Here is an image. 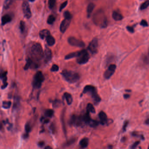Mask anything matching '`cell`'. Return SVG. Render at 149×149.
I'll use <instances>...</instances> for the list:
<instances>
[{"mask_svg": "<svg viewBox=\"0 0 149 149\" xmlns=\"http://www.w3.org/2000/svg\"><path fill=\"white\" fill-rule=\"evenodd\" d=\"M31 59L35 63L38 64V62L44 58V52L40 44L35 43L31 48L30 51Z\"/></svg>", "mask_w": 149, "mask_h": 149, "instance_id": "1", "label": "cell"}, {"mask_svg": "<svg viewBox=\"0 0 149 149\" xmlns=\"http://www.w3.org/2000/svg\"><path fill=\"white\" fill-rule=\"evenodd\" d=\"M93 21L96 25L99 26L101 28H105L107 26V18L102 10H98L94 14Z\"/></svg>", "mask_w": 149, "mask_h": 149, "instance_id": "2", "label": "cell"}, {"mask_svg": "<svg viewBox=\"0 0 149 149\" xmlns=\"http://www.w3.org/2000/svg\"><path fill=\"white\" fill-rule=\"evenodd\" d=\"M62 76L68 83L73 84L79 81L80 76L78 73L71 70H64L62 71Z\"/></svg>", "mask_w": 149, "mask_h": 149, "instance_id": "3", "label": "cell"}, {"mask_svg": "<svg viewBox=\"0 0 149 149\" xmlns=\"http://www.w3.org/2000/svg\"><path fill=\"white\" fill-rule=\"evenodd\" d=\"M88 93L91 95L92 98L95 102L98 103L101 101V99L97 94V90L94 87L90 85H88L85 87L83 89L82 94Z\"/></svg>", "mask_w": 149, "mask_h": 149, "instance_id": "4", "label": "cell"}, {"mask_svg": "<svg viewBox=\"0 0 149 149\" xmlns=\"http://www.w3.org/2000/svg\"><path fill=\"white\" fill-rule=\"evenodd\" d=\"M45 80V77L41 71L37 72L33 77L32 86L35 89H39L41 88L42 83Z\"/></svg>", "mask_w": 149, "mask_h": 149, "instance_id": "5", "label": "cell"}, {"mask_svg": "<svg viewBox=\"0 0 149 149\" xmlns=\"http://www.w3.org/2000/svg\"><path fill=\"white\" fill-rule=\"evenodd\" d=\"M89 59V54L86 50H82L80 51L79 54L77 57V62L79 64H85L88 63Z\"/></svg>", "mask_w": 149, "mask_h": 149, "instance_id": "6", "label": "cell"}, {"mask_svg": "<svg viewBox=\"0 0 149 149\" xmlns=\"http://www.w3.org/2000/svg\"><path fill=\"white\" fill-rule=\"evenodd\" d=\"M69 44L73 47L82 48L85 47V43L81 40H79L74 37H70L68 39Z\"/></svg>", "mask_w": 149, "mask_h": 149, "instance_id": "7", "label": "cell"}, {"mask_svg": "<svg viewBox=\"0 0 149 149\" xmlns=\"http://www.w3.org/2000/svg\"><path fill=\"white\" fill-rule=\"evenodd\" d=\"M69 124L75 126H80L82 124L83 122L82 116H78L73 115L71 116L69 121Z\"/></svg>", "mask_w": 149, "mask_h": 149, "instance_id": "8", "label": "cell"}, {"mask_svg": "<svg viewBox=\"0 0 149 149\" xmlns=\"http://www.w3.org/2000/svg\"><path fill=\"white\" fill-rule=\"evenodd\" d=\"M98 48V39L94 38L91 41L88 47V50L92 54H94L97 53Z\"/></svg>", "mask_w": 149, "mask_h": 149, "instance_id": "9", "label": "cell"}, {"mask_svg": "<svg viewBox=\"0 0 149 149\" xmlns=\"http://www.w3.org/2000/svg\"><path fill=\"white\" fill-rule=\"evenodd\" d=\"M22 8L24 16L27 19H29L31 17V13L28 3L27 2H24L22 5Z\"/></svg>", "mask_w": 149, "mask_h": 149, "instance_id": "10", "label": "cell"}, {"mask_svg": "<svg viewBox=\"0 0 149 149\" xmlns=\"http://www.w3.org/2000/svg\"><path fill=\"white\" fill-rule=\"evenodd\" d=\"M116 65L111 64L108 67V69L106 70L104 73L105 78L108 79L110 78L111 76L114 73L115 70L116 69Z\"/></svg>", "mask_w": 149, "mask_h": 149, "instance_id": "11", "label": "cell"}, {"mask_svg": "<svg viewBox=\"0 0 149 149\" xmlns=\"http://www.w3.org/2000/svg\"><path fill=\"white\" fill-rule=\"evenodd\" d=\"M66 112V108H64L62 111L61 115H60V121L61 123L63 129V132L65 136H67V131H66V126L65 122V114Z\"/></svg>", "mask_w": 149, "mask_h": 149, "instance_id": "12", "label": "cell"}, {"mask_svg": "<svg viewBox=\"0 0 149 149\" xmlns=\"http://www.w3.org/2000/svg\"><path fill=\"white\" fill-rule=\"evenodd\" d=\"M70 23V20H67L66 19H65L64 20H63L62 22L60 27V31L62 33H64L66 31L68 27L69 26Z\"/></svg>", "mask_w": 149, "mask_h": 149, "instance_id": "13", "label": "cell"}, {"mask_svg": "<svg viewBox=\"0 0 149 149\" xmlns=\"http://www.w3.org/2000/svg\"><path fill=\"white\" fill-rule=\"evenodd\" d=\"M52 58V53L51 50L48 47H46L44 52V58L46 62L50 61Z\"/></svg>", "mask_w": 149, "mask_h": 149, "instance_id": "14", "label": "cell"}, {"mask_svg": "<svg viewBox=\"0 0 149 149\" xmlns=\"http://www.w3.org/2000/svg\"><path fill=\"white\" fill-rule=\"evenodd\" d=\"M12 20V17L9 14H6L2 16V25H5L6 24L9 23Z\"/></svg>", "mask_w": 149, "mask_h": 149, "instance_id": "15", "label": "cell"}, {"mask_svg": "<svg viewBox=\"0 0 149 149\" xmlns=\"http://www.w3.org/2000/svg\"><path fill=\"white\" fill-rule=\"evenodd\" d=\"M99 117L100 120V123L102 125H104L105 124H106L107 122H108L107 116L105 114V113H104L103 111H101L99 113Z\"/></svg>", "mask_w": 149, "mask_h": 149, "instance_id": "16", "label": "cell"}, {"mask_svg": "<svg viewBox=\"0 0 149 149\" xmlns=\"http://www.w3.org/2000/svg\"><path fill=\"white\" fill-rule=\"evenodd\" d=\"M63 98L66 99V103L68 105H70L73 102V99L72 96L70 93L65 92L63 94Z\"/></svg>", "mask_w": 149, "mask_h": 149, "instance_id": "17", "label": "cell"}, {"mask_svg": "<svg viewBox=\"0 0 149 149\" xmlns=\"http://www.w3.org/2000/svg\"><path fill=\"white\" fill-rule=\"evenodd\" d=\"M76 141L77 139L76 138H71L70 139H68V140H67L66 142H65L63 144L62 146H63V147H68L69 146H71V145H72L73 143H74L75 142H76Z\"/></svg>", "mask_w": 149, "mask_h": 149, "instance_id": "18", "label": "cell"}, {"mask_svg": "<svg viewBox=\"0 0 149 149\" xmlns=\"http://www.w3.org/2000/svg\"><path fill=\"white\" fill-rule=\"evenodd\" d=\"M94 7H95V5L93 3H91L88 5L87 9V17L88 18H90L91 16V13L94 9Z\"/></svg>", "mask_w": 149, "mask_h": 149, "instance_id": "19", "label": "cell"}, {"mask_svg": "<svg viewBox=\"0 0 149 149\" xmlns=\"http://www.w3.org/2000/svg\"><path fill=\"white\" fill-rule=\"evenodd\" d=\"M49 35H50V31L46 29L40 31L39 33L40 37L42 40H43L45 38H46Z\"/></svg>", "mask_w": 149, "mask_h": 149, "instance_id": "20", "label": "cell"}, {"mask_svg": "<svg viewBox=\"0 0 149 149\" xmlns=\"http://www.w3.org/2000/svg\"><path fill=\"white\" fill-rule=\"evenodd\" d=\"M46 41H47L48 45L50 47L53 46L56 43V41H55L54 38L50 35H48V36L46 38Z\"/></svg>", "mask_w": 149, "mask_h": 149, "instance_id": "21", "label": "cell"}, {"mask_svg": "<svg viewBox=\"0 0 149 149\" xmlns=\"http://www.w3.org/2000/svg\"><path fill=\"white\" fill-rule=\"evenodd\" d=\"M113 18L115 21H118L122 20L123 18V15H121V14L119 13L118 12H113V15H112Z\"/></svg>", "mask_w": 149, "mask_h": 149, "instance_id": "22", "label": "cell"}, {"mask_svg": "<svg viewBox=\"0 0 149 149\" xmlns=\"http://www.w3.org/2000/svg\"><path fill=\"white\" fill-rule=\"evenodd\" d=\"M79 144L81 148H86L89 144V139L87 138H84L80 141Z\"/></svg>", "mask_w": 149, "mask_h": 149, "instance_id": "23", "label": "cell"}, {"mask_svg": "<svg viewBox=\"0 0 149 149\" xmlns=\"http://www.w3.org/2000/svg\"><path fill=\"white\" fill-rule=\"evenodd\" d=\"M80 51L75 52H73L71 53H69L67 55H66L65 57V59L66 60H70L71 59L75 57H78Z\"/></svg>", "mask_w": 149, "mask_h": 149, "instance_id": "24", "label": "cell"}, {"mask_svg": "<svg viewBox=\"0 0 149 149\" xmlns=\"http://www.w3.org/2000/svg\"><path fill=\"white\" fill-rule=\"evenodd\" d=\"M89 113V112L87 111V113L82 116L83 122L87 124H88V123H89V121L91 119Z\"/></svg>", "mask_w": 149, "mask_h": 149, "instance_id": "25", "label": "cell"}, {"mask_svg": "<svg viewBox=\"0 0 149 149\" xmlns=\"http://www.w3.org/2000/svg\"><path fill=\"white\" fill-rule=\"evenodd\" d=\"M54 115V111L51 109H48L45 112V116L49 118H52Z\"/></svg>", "mask_w": 149, "mask_h": 149, "instance_id": "26", "label": "cell"}, {"mask_svg": "<svg viewBox=\"0 0 149 149\" xmlns=\"http://www.w3.org/2000/svg\"><path fill=\"white\" fill-rule=\"evenodd\" d=\"M87 110L89 113H95V110L93 104L91 103H88L87 106Z\"/></svg>", "mask_w": 149, "mask_h": 149, "instance_id": "27", "label": "cell"}, {"mask_svg": "<svg viewBox=\"0 0 149 149\" xmlns=\"http://www.w3.org/2000/svg\"><path fill=\"white\" fill-rule=\"evenodd\" d=\"M56 20V17L53 15H50L47 19V23L49 25H53Z\"/></svg>", "mask_w": 149, "mask_h": 149, "instance_id": "28", "label": "cell"}, {"mask_svg": "<svg viewBox=\"0 0 149 149\" xmlns=\"http://www.w3.org/2000/svg\"><path fill=\"white\" fill-rule=\"evenodd\" d=\"M98 124H99V123L98 122V121L91 119L89 121V122L88 123V125L91 127H95L98 125Z\"/></svg>", "mask_w": 149, "mask_h": 149, "instance_id": "29", "label": "cell"}, {"mask_svg": "<svg viewBox=\"0 0 149 149\" xmlns=\"http://www.w3.org/2000/svg\"><path fill=\"white\" fill-rule=\"evenodd\" d=\"M19 28H20V31L22 33H24L25 32V22L23 21H21L20 22V25H19Z\"/></svg>", "mask_w": 149, "mask_h": 149, "instance_id": "30", "label": "cell"}, {"mask_svg": "<svg viewBox=\"0 0 149 149\" xmlns=\"http://www.w3.org/2000/svg\"><path fill=\"white\" fill-rule=\"evenodd\" d=\"M12 102L10 101H4L2 103V107L5 109H8L11 106Z\"/></svg>", "mask_w": 149, "mask_h": 149, "instance_id": "31", "label": "cell"}, {"mask_svg": "<svg viewBox=\"0 0 149 149\" xmlns=\"http://www.w3.org/2000/svg\"><path fill=\"white\" fill-rule=\"evenodd\" d=\"M7 72L5 71V72H3V73H1V78L2 80V81H3V83L5 84V83H7Z\"/></svg>", "mask_w": 149, "mask_h": 149, "instance_id": "32", "label": "cell"}, {"mask_svg": "<svg viewBox=\"0 0 149 149\" xmlns=\"http://www.w3.org/2000/svg\"><path fill=\"white\" fill-rule=\"evenodd\" d=\"M53 103V106L54 108H58L60 106V104H61V102L60 100L56 99L52 101Z\"/></svg>", "mask_w": 149, "mask_h": 149, "instance_id": "33", "label": "cell"}, {"mask_svg": "<svg viewBox=\"0 0 149 149\" xmlns=\"http://www.w3.org/2000/svg\"><path fill=\"white\" fill-rule=\"evenodd\" d=\"M149 0H147L146 1L144 2V3L141 5L140 7V9L141 10H143L146 9L149 7Z\"/></svg>", "mask_w": 149, "mask_h": 149, "instance_id": "34", "label": "cell"}, {"mask_svg": "<svg viewBox=\"0 0 149 149\" xmlns=\"http://www.w3.org/2000/svg\"><path fill=\"white\" fill-rule=\"evenodd\" d=\"M63 16L67 20H70L71 18H72V15H71V13L68 11L64 12Z\"/></svg>", "mask_w": 149, "mask_h": 149, "instance_id": "35", "label": "cell"}, {"mask_svg": "<svg viewBox=\"0 0 149 149\" xmlns=\"http://www.w3.org/2000/svg\"><path fill=\"white\" fill-rule=\"evenodd\" d=\"M12 0H5L4 4V8L5 9H8L10 7V5L12 4Z\"/></svg>", "mask_w": 149, "mask_h": 149, "instance_id": "36", "label": "cell"}, {"mask_svg": "<svg viewBox=\"0 0 149 149\" xmlns=\"http://www.w3.org/2000/svg\"><path fill=\"white\" fill-rule=\"evenodd\" d=\"M56 0H49L48 6L50 9H53L55 6Z\"/></svg>", "mask_w": 149, "mask_h": 149, "instance_id": "37", "label": "cell"}, {"mask_svg": "<svg viewBox=\"0 0 149 149\" xmlns=\"http://www.w3.org/2000/svg\"><path fill=\"white\" fill-rule=\"evenodd\" d=\"M25 131L26 133H29L31 131V126L29 123H27L25 126Z\"/></svg>", "mask_w": 149, "mask_h": 149, "instance_id": "38", "label": "cell"}, {"mask_svg": "<svg viewBox=\"0 0 149 149\" xmlns=\"http://www.w3.org/2000/svg\"><path fill=\"white\" fill-rule=\"evenodd\" d=\"M51 71L52 72H57L59 70V67L57 65L53 64L51 68Z\"/></svg>", "mask_w": 149, "mask_h": 149, "instance_id": "39", "label": "cell"}, {"mask_svg": "<svg viewBox=\"0 0 149 149\" xmlns=\"http://www.w3.org/2000/svg\"><path fill=\"white\" fill-rule=\"evenodd\" d=\"M67 3H68V2L66 1V2H64L60 6L59 11L60 12H61L62 10H63L66 7V6L67 5Z\"/></svg>", "mask_w": 149, "mask_h": 149, "instance_id": "40", "label": "cell"}, {"mask_svg": "<svg viewBox=\"0 0 149 149\" xmlns=\"http://www.w3.org/2000/svg\"><path fill=\"white\" fill-rule=\"evenodd\" d=\"M140 25L143 27L148 26V24L147 22H146L145 20H142L140 23Z\"/></svg>", "mask_w": 149, "mask_h": 149, "instance_id": "41", "label": "cell"}, {"mask_svg": "<svg viewBox=\"0 0 149 149\" xmlns=\"http://www.w3.org/2000/svg\"><path fill=\"white\" fill-rule=\"evenodd\" d=\"M126 29L128 31L132 33H134V31H135L134 28L132 27L128 26L126 27Z\"/></svg>", "mask_w": 149, "mask_h": 149, "instance_id": "42", "label": "cell"}, {"mask_svg": "<svg viewBox=\"0 0 149 149\" xmlns=\"http://www.w3.org/2000/svg\"><path fill=\"white\" fill-rule=\"evenodd\" d=\"M50 129L51 130L53 133H54L55 131V125L53 123H52L50 126Z\"/></svg>", "mask_w": 149, "mask_h": 149, "instance_id": "43", "label": "cell"}, {"mask_svg": "<svg viewBox=\"0 0 149 149\" xmlns=\"http://www.w3.org/2000/svg\"><path fill=\"white\" fill-rule=\"evenodd\" d=\"M139 141H137V142H134V143L132 145L131 148H132V149L136 148L137 146L139 144Z\"/></svg>", "mask_w": 149, "mask_h": 149, "instance_id": "44", "label": "cell"}, {"mask_svg": "<svg viewBox=\"0 0 149 149\" xmlns=\"http://www.w3.org/2000/svg\"><path fill=\"white\" fill-rule=\"evenodd\" d=\"M44 145H45V142L44 141H40L39 142L38 146H40V147H42Z\"/></svg>", "mask_w": 149, "mask_h": 149, "instance_id": "45", "label": "cell"}, {"mask_svg": "<svg viewBox=\"0 0 149 149\" xmlns=\"http://www.w3.org/2000/svg\"><path fill=\"white\" fill-rule=\"evenodd\" d=\"M28 136H29V134L28 133H26L22 135V138H23L24 139H26L27 138H28Z\"/></svg>", "mask_w": 149, "mask_h": 149, "instance_id": "46", "label": "cell"}, {"mask_svg": "<svg viewBox=\"0 0 149 149\" xmlns=\"http://www.w3.org/2000/svg\"><path fill=\"white\" fill-rule=\"evenodd\" d=\"M8 83H7H7L3 84V85H2V89H5V88H7V87L8 86Z\"/></svg>", "mask_w": 149, "mask_h": 149, "instance_id": "47", "label": "cell"}, {"mask_svg": "<svg viewBox=\"0 0 149 149\" xmlns=\"http://www.w3.org/2000/svg\"><path fill=\"white\" fill-rule=\"evenodd\" d=\"M145 60L147 62H149V53L145 57Z\"/></svg>", "mask_w": 149, "mask_h": 149, "instance_id": "48", "label": "cell"}, {"mask_svg": "<svg viewBox=\"0 0 149 149\" xmlns=\"http://www.w3.org/2000/svg\"><path fill=\"white\" fill-rule=\"evenodd\" d=\"M129 97H130V95L129 94H125L124 95V98L126 99H127L128 98H129Z\"/></svg>", "mask_w": 149, "mask_h": 149, "instance_id": "49", "label": "cell"}, {"mask_svg": "<svg viewBox=\"0 0 149 149\" xmlns=\"http://www.w3.org/2000/svg\"><path fill=\"white\" fill-rule=\"evenodd\" d=\"M44 123H46V124H47V123H49V122H50V120L49 119H45L44 120Z\"/></svg>", "mask_w": 149, "mask_h": 149, "instance_id": "50", "label": "cell"}, {"mask_svg": "<svg viewBox=\"0 0 149 149\" xmlns=\"http://www.w3.org/2000/svg\"><path fill=\"white\" fill-rule=\"evenodd\" d=\"M128 122H126V123H125L124 125V126H123V129L124 130H125L126 129V126H127L128 125Z\"/></svg>", "mask_w": 149, "mask_h": 149, "instance_id": "51", "label": "cell"}, {"mask_svg": "<svg viewBox=\"0 0 149 149\" xmlns=\"http://www.w3.org/2000/svg\"><path fill=\"white\" fill-rule=\"evenodd\" d=\"M145 123L146 125H149V119H148L147 120H146V121H145Z\"/></svg>", "mask_w": 149, "mask_h": 149, "instance_id": "52", "label": "cell"}, {"mask_svg": "<svg viewBox=\"0 0 149 149\" xmlns=\"http://www.w3.org/2000/svg\"><path fill=\"white\" fill-rule=\"evenodd\" d=\"M45 149H50V148H51V147H50V146H46V147L45 148Z\"/></svg>", "mask_w": 149, "mask_h": 149, "instance_id": "53", "label": "cell"}, {"mask_svg": "<svg viewBox=\"0 0 149 149\" xmlns=\"http://www.w3.org/2000/svg\"><path fill=\"white\" fill-rule=\"evenodd\" d=\"M30 2H34L35 1V0H28Z\"/></svg>", "mask_w": 149, "mask_h": 149, "instance_id": "54", "label": "cell"}, {"mask_svg": "<svg viewBox=\"0 0 149 149\" xmlns=\"http://www.w3.org/2000/svg\"><path fill=\"white\" fill-rule=\"evenodd\" d=\"M148 148H149V147H148Z\"/></svg>", "mask_w": 149, "mask_h": 149, "instance_id": "55", "label": "cell"}]
</instances>
